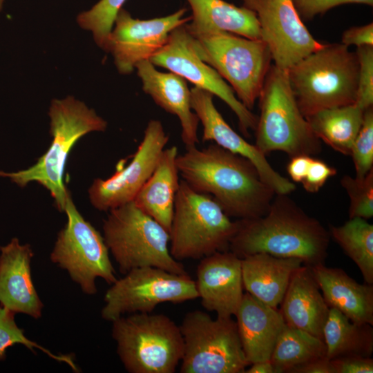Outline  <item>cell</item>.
Instances as JSON below:
<instances>
[{"mask_svg":"<svg viewBox=\"0 0 373 373\" xmlns=\"http://www.w3.org/2000/svg\"><path fill=\"white\" fill-rule=\"evenodd\" d=\"M179 173L195 191L209 194L229 217L265 215L276 195L247 159L216 144L186 148L177 157Z\"/></svg>","mask_w":373,"mask_h":373,"instance_id":"1","label":"cell"},{"mask_svg":"<svg viewBox=\"0 0 373 373\" xmlns=\"http://www.w3.org/2000/svg\"><path fill=\"white\" fill-rule=\"evenodd\" d=\"M267 213L238 220L229 251L240 258L257 253L294 258L312 267L325 263L330 236L287 195L276 194Z\"/></svg>","mask_w":373,"mask_h":373,"instance_id":"2","label":"cell"},{"mask_svg":"<svg viewBox=\"0 0 373 373\" xmlns=\"http://www.w3.org/2000/svg\"><path fill=\"white\" fill-rule=\"evenodd\" d=\"M48 115L52 140L46 152L28 169L10 173L0 171V177L9 178L20 187L31 182H38L49 191L57 209L64 211L70 195L64 175L70 151L84 135L104 131L107 122L73 97L53 99Z\"/></svg>","mask_w":373,"mask_h":373,"instance_id":"3","label":"cell"},{"mask_svg":"<svg viewBox=\"0 0 373 373\" xmlns=\"http://www.w3.org/2000/svg\"><path fill=\"white\" fill-rule=\"evenodd\" d=\"M290 86L305 117L354 104L358 88L356 52L343 44H323L287 70Z\"/></svg>","mask_w":373,"mask_h":373,"instance_id":"4","label":"cell"},{"mask_svg":"<svg viewBox=\"0 0 373 373\" xmlns=\"http://www.w3.org/2000/svg\"><path fill=\"white\" fill-rule=\"evenodd\" d=\"M238 229L218 203L208 194L180 180L169 231V249L177 260H200L229 250Z\"/></svg>","mask_w":373,"mask_h":373,"instance_id":"5","label":"cell"},{"mask_svg":"<svg viewBox=\"0 0 373 373\" xmlns=\"http://www.w3.org/2000/svg\"><path fill=\"white\" fill-rule=\"evenodd\" d=\"M112 323L117 353L130 373H173L184 352L182 335L171 318L162 314L137 312Z\"/></svg>","mask_w":373,"mask_h":373,"instance_id":"6","label":"cell"},{"mask_svg":"<svg viewBox=\"0 0 373 373\" xmlns=\"http://www.w3.org/2000/svg\"><path fill=\"white\" fill-rule=\"evenodd\" d=\"M108 211L103 222V237L122 274L148 266L188 274L170 253L169 233L133 201Z\"/></svg>","mask_w":373,"mask_h":373,"instance_id":"7","label":"cell"},{"mask_svg":"<svg viewBox=\"0 0 373 373\" xmlns=\"http://www.w3.org/2000/svg\"><path fill=\"white\" fill-rule=\"evenodd\" d=\"M258 99L255 145L264 154L280 151L290 157L313 156L321 152V142L298 106L287 70L272 64Z\"/></svg>","mask_w":373,"mask_h":373,"instance_id":"8","label":"cell"},{"mask_svg":"<svg viewBox=\"0 0 373 373\" xmlns=\"http://www.w3.org/2000/svg\"><path fill=\"white\" fill-rule=\"evenodd\" d=\"M190 35L198 56L227 81L248 109H252L272 65L266 44L222 31Z\"/></svg>","mask_w":373,"mask_h":373,"instance_id":"9","label":"cell"},{"mask_svg":"<svg viewBox=\"0 0 373 373\" xmlns=\"http://www.w3.org/2000/svg\"><path fill=\"white\" fill-rule=\"evenodd\" d=\"M179 326L184 342L181 373H243L250 365L231 316L213 319L196 309L186 313Z\"/></svg>","mask_w":373,"mask_h":373,"instance_id":"10","label":"cell"},{"mask_svg":"<svg viewBox=\"0 0 373 373\" xmlns=\"http://www.w3.org/2000/svg\"><path fill=\"white\" fill-rule=\"evenodd\" d=\"M64 211L65 227L58 233L50 253L52 262L66 271L84 294L97 292L95 280L112 285L117 279L103 236L77 210L70 195Z\"/></svg>","mask_w":373,"mask_h":373,"instance_id":"11","label":"cell"},{"mask_svg":"<svg viewBox=\"0 0 373 373\" xmlns=\"http://www.w3.org/2000/svg\"><path fill=\"white\" fill-rule=\"evenodd\" d=\"M198 298L195 280L154 267L133 269L106 291L101 316L112 322L126 314L152 312L160 304H178Z\"/></svg>","mask_w":373,"mask_h":373,"instance_id":"12","label":"cell"},{"mask_svg":"<svg viewBox=\"0 0 373 373\" xmlns=\"http://www.w3.org/2000/svg\"><path fill=\"white\" fill-rule=\"evenodd\" d=\"M149 60L221 99L236 114L245 135L255 131L257 117L238 99L219 73L198 56L185 24L172 30L166 44Z\"/></svg>","mask_w":373,"mask_h":373,"instance_id":"13","label":"cell"},{"mask_svg":"<svg viewBox=\"0 0 373 373\" xmlns=\"http://www.w3.org/2000/svg\"><path fill=\"white\" fill-rule=\"evenodd\" d=\"M256 15L274 64L287 70L323 46L304 25L293 0H242Z\"/></svg>","mask_w":373,"mask_h":373,"instance_id":"14","label":"cell"},{"mask_svg":"<svg viewBox=\"0 0 373 373\" xmlns=\"http://www.w3.org/2000/svg\"><path fill=\"white\" fill-rule=\"evenodd\" d=\"M169 139L161 122L150 120L131 162L108 179L93 182L88 189L91 204L106 211L133 201L153 173Z\"/></svg>","mask_w":373,"mask_h":373,"instance_id":"15","label":"cell"},{"mask_svg":"<svg viewBox=\"0 0 373 373\" xmlns=\"http://www.w3.org/2000/svg\"><path fill=\"white\" fill-rule=\"evenodd\" d=\"M184 8L162 17L146 20L133 18L122 8L114 22L106 51L112 54L118 71L127 75L140 61L150 59L166 42L175 28L187 23Z\"/></svg>","mask_w":373,"mask_h":373,"instance_id":"16","label":"cell"},{"mask_svg":"<svg viewBox=\"0 0 373 373\" xmlns=\"http://www.w3.org/2000/svg\"><path fill=\"white\" fill-rule=\"evenodd\" d=\"M213 99V95L210 92L197 87L191 90V108L203 127L202 140L213 141L219 146L249 160L263 182L276 194L288 195L294 191L296 185L278 173L255 144L249 143L231 128L216 108Z\"/></svg>","mask_w":373,"mask_h":373,"instance_id":"17","label":"cell"},{"mask_svg":"<svg viewBox=\"0 0 373 373\" xmlns=\"http://www.w3.org/2000/svg\"><path fill=\"white\" fill-rule=\"evenodd\" d=\"M195 284L205 309L217 316L235 315L244 295L241 258L229 250L201 258Z\"/></svg>","mask_w":373,"mask_h":373,"instance_id":"18","label":"cell"},{"mask_svg":"<svg viewBox=\"0 0 373 373\" xmlns=\"http://www.w3.org/2000/svg\"><path fill=\"white\" fill-rule=\"evenodd\" d=\"M0 303L15 314L35 319L42 316L44 304L33 284L31 261L34 253L30 245L13 238L0 247Z\"/></svg>","mask_w":373,"mask_h":373,"instance_id":"19","label":"cell"},{"mask_svg":"<svg viewBox=\"0 0 373 373\" xmlns=\"http://www.w3.org/2000/svg\"><path fill=\"white\" fill-rule=\"evenodd\" d=\"M142 89L166 112L176 115L181 126V138L186 148L199 142V119L191 108V90L186 80L172 72L157 70L150 60H144L136 66Z\"/></svg>","mask_w":373,"mask_h":373,"instance_id":"20","label":"cell"},{"mask_svg":"<svg viewBox=\"0 0 373 373\" xmlns=\"http://www.w3.org/2000/svg\"><path fill=\"white\" fill-rule=\"evenodd\" d=\"M234 316L242 347L249 364L270 360L277 340L287 325L280 310L246 292Z\"/></svg>","mask_w":373,"mask_h":373,"instance_id":"21","label":"cell"},{"mask_svg":"<svg viewBox=\"0 0 373 373\" xmlns=\"http://www.w3.org/2000/svg\"><path fill=\"white\" fill-rule=\"evenodd\" d=\"M280 305L287 325L323 340L329 307L309 266L303 265L292 274Z\"/></svg>","mask_w":373,"mask_h":373,"instance_id":"22","label":"cell"},{"mask_svg":"<svg viewBox=\"0 0 373 373\" xmlns=\"http://www.w3.org/2000/svg\"><path fill=\"white\" fill-rule=\"evenodd\" d=\"M309 267L329 308L354 323L373 325V285L360 284L343 269L325 263Z\"/></svg>","mask_w":373,"mask_h":373,"instance_id":"23","label":"cell"},{"mask_svg":"<svg viewBox=\"0 0 373 373\" xmlns=\"http://www.w3.org/2000/svg\"><path fill=\"white\" fill-rule=\"evenodd\" d=\"M294 258L257 253L241 258L244 289L263 303L278 309L292 274L303 265Z\"/></svg>","mask_w":373,"mask_h":373,"instance_id":"24","label":"cell"},{"mask_svg":"<svg viewBox=\"0 0 373 373\" xmlns=\"http://www.w3.org/2000/svg\"><path fill=\"white\" fill-rule=\"evenodd\" d=\"M178 155L175 146L165 148L153 173L133 200L142 211L158 222L168 232L180 182Z\"/></svg>","mask_w":373,"mask_h":373,"instance_id":"25","label":"cell"},{"mask_svg":"<svg viewBox=\"0 0 373 373\" xmlns=\"http://www.w3.org/2000/svg\"><path fill=\"white\" fill-rule=\"evenodd\" d=\"M186 1L192 10L191 22L185 24L190 34L222 31L261 40L256 15L245 6L223 0Z\"/></svg>","mask_w":373,"mask_h":373,"instance_id":"26","label":"cell"},{"mask_svg":"<svg viewBox=\"0 0 373 373\" xmlns=\"http://www.w3.org/2000/svg\"><path fill=\"white\" fill-rule=\"evenodd\" d=\"M365 110L356 103L318 111L307 117L313 133L336 151L350 155Z\"/></svg>","mask_w":373,"mask_h":373,"instance_id":"27","label":"cell"},{"mask_svg":"<svg viewBox=\"0 0 373 373\" xmlns=\"http://www.w3.org/2000/svg\"><path fill=\"white\" fill-rule=\"evenodd\" d=\"M326 358L347 356L370 357L373 352V328L358 324L334 308H329L323 330Z\"/></svg>","mask_w":373,"mask_h":373,"instance_id":"28","label":"cell"},{"mask_svg":"<svg viewBox=\"0 0 373 373\" xmlns=\"http://www.w3.org/2000/svg\"><path fill=\"white\" fill-rule=\"evenodd\" d=\"M325 356L323 340L286 325L277 340L270 361L275 373H289L295 367Z\"/></svg>","mask_w":373,"mask_h":373,"instance_id":"29","label":"cell"},{"mask_svg":"<svg viewBox=\"0 0 373 373\" xmlns=\"http://www.w3.org/2000/svg\"><path fill=\"white\" fill-rule=\"evenodd\" d=\"M329 233L357 265L365 283L373 285V225L352 218L343 225H330Z\"/></svg>","mask_w":373,"mask_h":373,"instance_id":"30","label":"cell"},{"mask_svg":"<svg viewBox=\"0 0 373 373\" xmlns=\"http://www.w3.org/2000/svg\"><path fill=\"white\" fill-rule=\"evenodd\" d=\"M126 0H100L77 17L79 25L93 33L95 41L106 51L115 18Z\"/></svg>","mask_w":373,"mask_h":373,"instance_id":"31","label":"cell"},{"mask_svg":"<svg viewBox=\"0 0 373 373\" xmlns=\"http://www.w3.org/2000/svg\"><path fill=\"white\" fill-rule=\"evenodd\" d=\"M15 315L14 312L0 305V360L5 359L7 348L15 344H21L33 353H36V350H41L52 359L66 363L75 372H79V368L72 355L55 354L28 339L24 334L23 330L17 326Z\"/></svg>","mask_w":373,"mask_h":373,"instance_id":"32","label":"cell"},{"mask_svg":"<svg viewBox=\"0 0 373 373\" xmlns=\"http://www.w3.org/2000/svg\"><path fill=\"white\" fill-rule=\"evenodd\" d=\"M350 200L349 218L370 219L373 216V169L364 177L345 175L341 180Z\"/></svg>","mask_w":373,"mask_h":373,"instance_id":"33","label":"cell"},{"mask_svg":"<svg viewBox=\"0 0 373 373\" xmlns=\"http://www.w3.org/2000/svg\"><path fill=\"white\" fill-rule=\"evenodd\" d=\"M356 170V177H364L373 169V108L364 111L361 128L353 142L350 155Z\"/></svg>","mask_w":373,"mask_h":373,"instance_id":"34","label":"cell"},{"mask_svg":"<svg viewBox=\"0 0 373 373\" xmlns=\"http://www.w3.org/2000/svg\"><path fill=\"white\" fill-rule=\"evenodd\" d=\"M358 88L356 104L365 110L373 104V46L358 47Z\"/></svg>","mask_w":373,"mask_h":373,"instance_id":"35","label":"cell"},{"mask_svg":"<svg viewBox=\"0 0 373 373\" xmlns=\"http://www.w3.org/2000/svg\"><path fill=\"white\" fill-rule=\"evenodd\" d=\"M300 17L309 20L337 6L346 3L373 5V0H293Z\"/></svg>","mask_w":373,"mask_h":373,"instance_id":"36","label":"cell"},{"mask_svg":"<svg viewBox=\"0 0 373 373\" xmlns=\"http://www.w3.org/2000/svg\"><path fill=\"white\" fill-rule=\"evenodd\" d=\"M336 174V169L313 157L301 184L307 192L316 193L329 178Z\"/></svg>","mask_w":373,"mask_h":373,"instance_id":"37","label":"cell"},{"mask_svg":"<svg viewBox=\"0 0 373 373\" xmlns=\"http://www.w3.org/2000/svg\"><path fill=\"white\" fill-rule=\"evenodd\" d=\"M334 373H372L373 360L370 357L347 356L330 360Z\"/></svg>","mask_w":373,"mask_h":373,"instance_id":"38","label":"cell"},{"mask_svg":"<svg viewBox=\"0 0 373 373\" xmlns=\"http://www.w3.org/2000/svg\"><path fill=\"white\" fill-rule=\"evenodd\" d=\"M341 44L349 46L354 45L357 48L373 46V23L352 27L343 32Z\"/></svg>","mask_w":373,"mask_h":373,"instance_id":"39","label":"cell"},{"mask_svg":"<svg viewBox=\"0 0 373 373\" xmlns=\"http://www.w3.org/2000/svg\"><path fill=\"white\" fill-rule=\"evenodd\" d=\"M291 157L287 166V173L294 182L301 183L313 157L299 155Z\"/></svg>","mask_w":373,"mask_h":373,"instance_id":"40","label":"cell"},{"mask_svg":"<svg viewBox=\"0 0 373 373\" xmlns=\"http://www.w3.org/2000/svg\"><path fill=\"white\" fill-rule=\"evenodd\" d=\"M289 373H334V372L330 360L325 356L295 367Z\"/></svg>","mask_w":373,"mask_h":373,"instance_id":"41","label":"cell"},{"mask_svg":"<svg viewBox=\"0 0 373 373\" xmlns=\"http://www.w3.org/2000/svg\"><path fill=\"white\" fill-rule=\"evenodd\" d=\"M245 370L246 373H275L274 367L270 360L251 363Z\"/></svg>","mask_w":373,"mask_h":373,"instance_id":"42","label":"cell"},{"mask_svg":"<svg viewBox=\"0 0 373 373\" xmlns=\"http://www.w3.org/2000/svg\"><path fill=\"white\" fill-rule=\"evenodd\" d=\"M3 1H4V0H0V10H1V8H2Z\"/></svg>","mask_w":373,"mask_h":373,"instance_id":"43","label":"cell"}]
</instances>
